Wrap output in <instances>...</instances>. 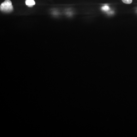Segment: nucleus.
<instances>
[{
    "label": "nucleus",
    "mask_w": 137,
    "mask_h": 137,
    "mask_svg": "<svg viewBox=\"0 0 137 137\" xmlns=\"http://www.w3.org/2000/svg\"><path fill=\"white\" fill-rule=\"evenodd\" d=\"M0 9L1 11L4 12H11L13 10L12 2L10 0H6L0 5Z\"/></svg>",
    "instance_id": "1"
},
{
    "label": "nucleus",
    "mask_w": 137,
    "mask_h": 137,
    "mask_svg": "<svg viewBox=\"0 0 137 137\" xmlns=\"http://www.w3.org/2000/svg\"><path fill=\"white\" fill-rule=\"evenodd\" d=\"M26 4L29 7H32L35 5V2L34 0H26Z\"/></svg>",
    "instance_id": "2"
},
{
    "label": "nucleus",
    "mask_w": 137,
    "mask_h": 137,
    "mask_svg": "<svg viewBox=\"0 0 137 137\" xmlns=\"http://www.w3.org/2000/svg\"><path fill=\"white\" fill-rule=\"evenodd\" d=\"M124 3L126 4H130L133 2V0H122Z\"/></svg>",
    "instance_id": "3"
},
{
    "label": "nucleus",
    "mask_w": 137,
    "mask_h": 137,
    "mask_svg": "<svg viewBox=\"0 0 137 137\" xmlns=\"http://www.w3.org/2000/svg\"><path fill=\"white\" fill-rule=\"evenodd\" d=\"M102 10L104 11H108L109 10V7L107 6H104L102 8Z\"/></svg>",
    "instance_id": "4"
}]
</instances>
